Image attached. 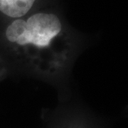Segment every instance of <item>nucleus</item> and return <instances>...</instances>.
<instances>
[{"instance_id":"nucleus-1","label":"nucleus","mask_w":128,"mask_h":128,"mask_svg":"<svg viewBox=\"0 0 128 128\" xmlns=\"http://www.w3.org/2000/svg\"><path fill=\"white\" fill-rule=\"evenodd\" d=\"M6 41L16 51V56L32 68H43L55 73L68 61L65 47L67 31L56 14L36 13L27 18L14 19L6 28Z\"/></svg>"},{"instance_id":"nucleus-2","label":"nucleus","mask_w":128,"mask_h":128,"mask_svg":"<svg viewBox=\"0 0 128 128\" xmlns=\"http://www.w3.org/2000/svg\"><path fill=\"white\" fill-rule=\"evenodd\" d=\"M36 0H0V12L13 18L23 17L31 10Z\"/></svg>"},{"instance_id":"nucleus-3","label":"nucleus","mask_w":128,"mask_h":128,"mask_svg":"<svg viewBox=\"0 0 128 128\" xmlns=\"http://www.w3.org/2000/svg\"><path fill=\"white\" fill-rule=\"evenodd\" d=\"M53 128H92L86 122L76 118H66L61 120Z\"/></svg>"}]
</instances>
